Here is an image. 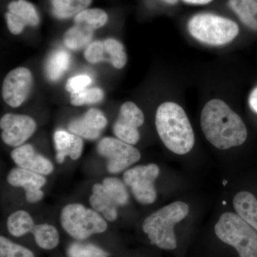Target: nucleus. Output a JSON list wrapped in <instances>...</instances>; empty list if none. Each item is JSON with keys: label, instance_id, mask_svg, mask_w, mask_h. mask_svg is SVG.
Returning <instances> with one entry per match:
<instances>
[{"label": "nucleus", "instance_id": "1", "mask_svg": "<svg viewBox=\"0 0 257 257\" xmlns=\"http://www.w3.org/2000/svg\"><path fill=\"white\" fill-rule=\"evenodd\" d=\"M201 126L209 143L219 150L239 147L247 139L242 119L220 99H211L203 108Z\"/></svg>", "mask_w": 257, "mask_h": 257}, {"label": "nucleus", "instance_id": "2", "mask_svg": "<svg viewBox=\"0 0 257 257\" xmlns=\"http://www.w3.org/2000/svg\"><path fill=\"white\" fill-rule=\"evenodd\" d=\"M155 124L157 133L165 147L173 153H189L195 143L194 131L183 108L167 101L159 106Z\"/></svg>", "mask_w": 257, "mask_h": 257}, {"label": "nucleus", "instance_id": "3", "mask_svg": "<svg viewBox=\"0 0 257 257\" xmlns=\"http://www.w3.org/2000/svg\"><path fill=\"white\" fill-rule=\"evenodd\" d=\"M189 206L183 202H175L161 208L144 221L143 229L152 244L165 250L177 246L175 226L188 215Z\"/></svg>", "mask_w": 257, "mask_h": 257}, {"label": "nucleus", "instance_id": "4", "mask_svg": "<svg viewBox=\"0 0 257 257\" xmlns=\"http://www.w3.org/2000/svg\"><path fill=\"white\" fill-rule=\"evenodd\" d=\"M214 232L221 241L233 246L239 257H257V231L237 214L224 213Z\"/></svg>", "mask_w": 257, "mask_h": 257}, {"label": "nucleus", "instance_id": "5", "mask_svg": "<svg viewBox=\"0 0 257 257\" xmlns=\"http://www.w3.org/2000/svg\"><path fill=\"white\" fill-rule=\"evenodd\" d=\"M187 28L195 40L211 46L226 45L233 41L239 32V26L232 20L210 13L194 15Z\"/></svg>", "mask_w": 257, "mask_h": 257}, {"label": "nucleus", "instance_id": "6", "mask_svg": "<svg viewBox=\"0 0 257 257\" xmlns=\"http://www.w3.org/2000/svg\"><path fill=\"white\" fill-rule=\"evenodd\" d=\"M60 222L66 232L79 241L107 229L106 219L99 213L77 203L67 204L62 209Z\"/></svg>", "mask_w": 257, "mask_h": 257}, {"label": "nucleus", "instance_id": "7", "mask_svg": "<svg viewBox=\"0 0 257 257\" xmlns=\"http://www.w3.org/2000/svg\"><path fill=\"white\" fill-rule=\"evenodd\" d=\"M160 172V168L155 164L138 165L125 171L123 179L138 202L151 204L157 199L155 182Z\"/></svg>", "mask_w": 257, "mask_h": 257}, {"label": "nucleus", "instance_id": "8", "mask_svg": "<svg viewBox=\"0 0 257 257\" xmlns=\"http://www.w3.org/2000/svg\"><path fill=\"white\" fill-rule=\"evenodd\" d=\"M96 150L99 155L107 160L106 168L111 174L124 172L141 158L138 149L118 138L102 139Z\"/></svg>", "mask_w": 257, "mask_h": 257}, {"label": "nucleus", "instance_id": "9", "mask_svg": "<svg viewBox=\"0 0 257 257\" xmlns=\"http://www.w3.org/2000/svg\"><path fill=\"white\" fill-rule=\"evenodd\" d=\"M144 122L143 111L135 103L126 101L120 108L119 116L114 123L115 136L130 145H136L140 139L138 128Z\"/></svg>", "mask_w": 257, "mask_h": 257}, {"label": "nucleus", "instance_id": "10", "mask_svg": "<svg viewBox=\"0 0 257 257\" xmlns=\"http://www.w3.org/2000/svg\"><path fill=\"white\" fill-rule=\"evenodd\" d=\"M2 139L6 145L18 147L35 133L37 124L28 115L6 114L0 120Z\"/></svg>", "mask_w": 257, "mask_h": 257}, {"label": "nucleus", "instance_id": "11", "mask_svg": "<svg viewBox=\"0 0 257 257\" xmlns=\"http://www.w3.org/2000/svg\"><path fill=\"white\" fill-rule=\"evenodd\" d=\"M31 72L25 67H18L8 74L3 85V96L12 107H18L25 102L31 92Z\"/></svg>", "mask_w": 257, "mask_h": 257}, {"label": "nucleus", "instance_id": "12", "mask_svg": "<svg viewBox=\"0 0 257 257\" xmlns=\"http://www.w3.org/2000/svg\"><path fill=\"white\" fill-rule=\"evenodd\" d=\"M7 179L10 185L25 190L28 202H40L45 195L41 189L46 184L47 179L40 174L18 167L10 171Z\"/></svg>", "mask_w": 257, "mask_h": 257}, {"label": "nucleus", "instance_id": "13", "mask_svg": "<svg viewBox=\"0 0 257 257\" xmlns=\"http://www.w3.org/2000/svg\"><path fill=\"white\" fill-rule=\"evenodd\" d=\"M107 124L106 116L97 109H89L83 116L76 118L68 124V130L81 138L94 140L99 138Z\"/></svg>", "mask_w": 257, "mask_h": 257}, {"label": "nucleus", "instance_id": "14", "mask_svg": "<svg viewBox=\"0 0 257 257\" xmlns=\"http://www.w3.org/2000/svg\"><path fill=\"white\" fill-rule=\"evenodd\" d=\"M13 162L20 168L36 172L42 175H49L53 172L52 162L43 155L37 153L31 145H23L11 152Z\"/></svg>", "mask_w": 257, "mask_h": 257}, {"label": "nucleus", "instance_id": "15", "mask_svg": "<svg viewBox=\"0 0 257 257\" xmlns=\"http://www.w3.org/2000/svg\"><path fill=\"white\" fill-rule=\"evenodd\" d=\"M56 160L63 163L66 157L72 160H78L83 151V141L80 137L63 130H58L54 135Z\"/></svg>", "mask_w": 257, "mask_h": 257}, {"label": "nucleus", "instance_id": "16", "mask_svg": "<svg viewBox=\"0 0 257 257\" xmlns=\"http://www.w3.org/2000/svg\"><path fill=\"white\" fill-rule=\"evenodd\" d=\"M89 203L92 209L99 213L106 221L111 222L117 219L119 206L105 192L102 184L97 183L93 186Z\"/></svg>", "mask_w": 257, "mask_h": 257}, {"label": "nucleus", "instance_id": "17", "mask_svg": "<svg viewBox=\"0 0 257 257\" xmlns=\"http://www.w3.org/2000/svg\"><path fill=\"white\" fill-rule=\"evenodd\" d=\"M233 205L236 214L257 231V199L253 194L246 191L238 193Z\"/></svg>", "mask_w": 257, "mask_h": 257}, {"label": "nucleus", "instance_id": "18", "mask_svg": "<svg viewBox=\"0 0 257 257\" xmlns=\"http://www.w3.org/2000/svg\"><path fill=\"white\" fill-rule=\"evenodd\" d=\"M229 4L246 28L257 32V0H229Z\"/></svg>", "mask_w": 257, "mask_h": 257}, {"label": "nucleus", "instance_id": "19", "mask_svg": "<svg viewBox=\"0 0 257 257\" xmlns=\"http://www.w3.org/2000/svg\"><path fill=\"white\" fill-rule=\"evenodd\" d=\"M70 63L71 57L68 52L64 50L52 52L45 64V73L47 78L52 82L59 80L64 72L68 70Z\"/></svg>", "mask_w": 257, "mask_h": 257}, {"label": "nucleus", "instance_id": "20", "mask_svg": "<svg viewBox=\"0 0 257 257\" xmlns=\"http://www.w3.org/2000/svg\"><path fill=\"white\" fill-rule=\"evenodd\" d=\"M7 226L10 234L20 237L28 233H32L36 225L28 211L18 210L10 214Z\"/></svg>", "mask_w": 257, "mask_h": 257}, {"label": "nucleus", "instance_id": "21", "mask_svg": "<svg viewBox=\"0 0 257 257\" xmlns=\"http://www.w3.org/2000/svg\"><path fill=\"white\" fill-rule=\"evenodd\" d=\"M92 0H51L52 13L56 18L64 20L76 16L87 9Z\"/></svg>", "mask_w": 257, "mask_h": 257}, {"label": "nucleus", "instance_id": "22", "mask_svg": "<svg viewBox=\"0 0 257 257\" xmlns=\"http://www.w3.org/2000/svg\"><path fill=\"white\" fill-rule=\"evenodd\" d=\"M94 30L84 26L75 25L67 30L64 35V43L67 48L77 50L85 47L91 42Z\"/></svg>", "mask_w": 257, "mask_h": 257}, {"label": "nucleus", "instance_id": "23", "mask_svg": "<svg viewBox=\"0 0 257 257\" xmlns=\"http://www.w3.org/2000/svg\"><path fill=\"white\" fill-rule=\"evenodd\" d=\"M35 241L39 247L50 250L57 247L60 241V234L55 226L48 224L35 226L32 231Z\"/></svg>", "mask_w": 257, "mask_h": 257}, {"label": "nucleus", "instance_id": "24", "mask_svg": "<svg viewBox=\"0 0 257 257\" xmlns=\"http://www.w3.org/2000/svg\"><path fill=\"white\" fill-rule=\"evenodd\" d=\"M8 12L18 16L26 26H37L40 18L35 6L26 0H16L8 5Z\"/></svg>", "mask_w": 257, "mask_h": 257}, {"label": "nucleus", "instance_id": "25", "mask_svg": "<svg viewBox=\"0 0 257 257\" xmlns=\"http://www.w3.org/2000/svg\"><path fill=\"white\" fill-rule=\"evenodd\" d=\"M107 14L101 9H86L74 17L75 25H84L92 30L104 26L107 23Z\"/></svg>", "mask_w": 257, "mask_h": 257}, {"label": "nucleus", "instance_id": "26", "mask_svg": "<svg viewBox=\"0 0 257 257\" xmlns=\"http://www.w3.org/2000/svg\"><path fill=\"white\" fill-rule=\"evenodd\" d=\"M101 184L105 192L119 207H123L127 204L128 193L122 181L115 177H107L103 180Z\"/></svg>", "mask_w": 257, "mask_h": 257}, {"label": "nucleus", "instance_id": "27", "mask_svg": "<svg viewBox=\"0 0 257 257\" xmlns=\"http://www.w3.org/2000/svg\"><path fill=\"white\" fill-rule=\"evenodd\" d=\"M68 257H108L109 253L91 243L75 241L69 244L67 249Z\"/></svg>", "mask_w": 257, "mask_h": 257}, {"label": "nucleus", "instance_id": "28", "mask_svg": "<svg viewBox=\"0 0 257 257\" xmlns=\"http://www.w3.org/2000/svg\"><path fill=\"white\" fill-rule=\"evenodd\" d=\"M104 45L105 53L109 56L113 67L116 69L123 68L127 62V55L122 44L114 39H107L104 42Z\"/></svg>", "mask_w": 257, "mask_h": 257}, {"label": "nucleus", "instance_id": "29", "mask_svg": "<svg viewBox=\"0 0 257 257\" xmlns=\"http://www.w3.org/2000/svg\"><path fill=\"white\" fill-rule=\"evenodd\" d=\"M103 98L104 92L99 88H86L80 92L71 94V104L74 106L94 104L100 102Z\"/></svg>", "mask_w": 257, "mask_h": 257}, {"label": "nucleus", "instance_id": "30", "mask_svg": "<svg viewBox=\"0 0 257 257\" xmlns=\"http://www.w3.org/2000/svg\"><path fill=\"white\" fill-rule=\"evenodd\" d=\"M0 257H35L31 250L7 239L0 237Z\"/></svg>", "mask_w": 257, "mask_h": 257}, {"label": "nucleus", "instance_id": "31", "mask_svg": "<svg viewBox=\"0 0 257 257\" xmlns=\"http://www.w3.org/2000/svg\"><path fill=\"white\" fill-rule=\"evenodd\" d=\"M104 54V42L95 41L88 45L84 52V57L89 63L96 64L105 60Z\"/></svg>", "mask_w": 257, "mask_h": 257}, {"label": "nucleus", "instance_id": "32", "mask_svg": "<svg viewBox=\"0 0 257 257\" xmlns=\"http://www.w3.org/2000/svg\"><path fill=\"white\" fill-rule=\"evenodd\" d=\"M92 82V79L89 75L79 74L69 78L66 84L65 88L67 92L72 94L86 89Z\"/></svg>", "mask_w": 257, "mask_h": 257}, {"label": "nucleus", "instance_id": "33", "mask_svg": "<svg viewBox=\"0 0 257 257\" xmlns=\"http://www.w3.org/2000/svg\"><path fill=\"white\" fill-rule=\"evenodd\" d=\"M7 25L8 30L13 35H20L26 25L18 16L8 12L6 13Z\"/></svg>", "mask_w": 257, "mask_h": 257}, {"label": "nucleus", "instance_id": "34", "mask_svg": "<svg viewBox=\"0 0 257 257\" xmlns=\"http://www.w3.org/2000/svg\"><path fill=\"white\" fill-rule=\"evenodd\" d=\"M248 104L251 109L257 114V87L255 88L250 94Z\"/></svg>", "mask_w": 257, "mask_h": 257}, {"label": "nucleus", "instance_id": "35", "mask_svg": "<svg viewBox=\"0 0 257 257\" xmlns=\"http://www.w3.org/2000/svg\"><path fill=\"white\" fill-rule=\"evenodd\" d=\"M184 3L191 5H207L210 3L212 0H183Z\"/></svg>", "mask_w": 257, "mask_h": 257}, {"label": "nucleus", "instance_id": "36", "mask_svg": "<svg viewBox=\"0 0 257 257\" xmlns=\"http://www.w3.org/2000/svg\"><path fill=\"white\" fill-rule=\"evenodd\" d=\"M162 1L165 2L167 4L176 5L178 3L179 0H162Z\"/></svg>", "mask_w": 257, "mask_h": 257}, {"label": "nucleus", "instance_id": "37", "mask_svg": "<svg viewBox=\"0 0 257 257\" xmlns=\"http://www.w3.org/2000/svg\"><path fill=\"white\" fill-rule=\"evenodd\" d=\"M227 180H226V179L223 180V184H224V186H226V184H227Z\"/></svg>", "mask_w": 257, "mask_h": 257}, {"label": "nucleus", "instance_id": "38", "mask_svg": "<svg viewBox=\"0 0 257 257\" xmlns=\"http://www.w3.org/2000/svg\"><path fill=\"white\" fill-rule=\"evenodd\" d=\"M222 204H224V205H225V204H226V202H224H224H222Z\"/></svg>", "mask_w": 257, "mask_h": 257}]
</instances>
